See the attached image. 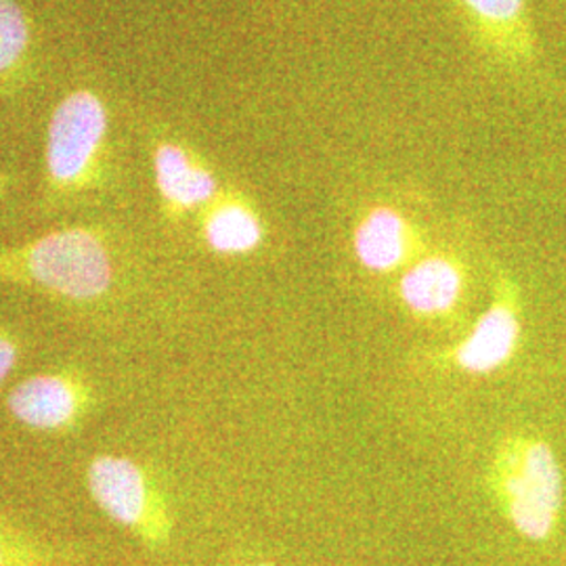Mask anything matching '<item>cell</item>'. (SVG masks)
Wrapping results in <instances>:
<instances>
[{
	"label": "cell",
	"instance_id": "14",
	"mask_svg": "<svg viewBox=\"0 0 566 566\" xmlns=\"http://www.w3.org/2000/svg\"><path fill=\"white\" fill-rule=\"evenodd\" d=\"M18 359H20V348H18L15 340L0 334V385L13 371Z\"/></svg>",
	"mask_w": 566,
	"mask_h": 566
},
{
	"label": "cell",
	"instance_id": "7",
	"mask_svg": "<svg viewBox=\"0 0 566 566\" xmlns=\"http://www.w3.org/2000/svg\"><path fill=\"white\" fill-rule=\"evenodd\" d=\"M353 250L359 264L378 275L407 269L428 252L424 231L392 206H376L355 227Z\"/></svg>",
	"mask_w": 566,
	"mask_h": 566
},
{
	"label": "cell",
	"instance_id": "9",
	"mask_svg": "<svg viewBox=\"0 0 566 566\" xmlns=\"http://www.w3.org/2000/svg\"><path fill=\"white\" fill-rule=\"evenodd\" d=\"M91 401L88 388L78 378L65 374H39L23 380L9 395V411L42 432H57L81 420Z\"/></svg>",
	"mask_w": 566,
	"mask_h": 566
},
{
	"label": "cell",
	"instance_id": "8",
	"mask_svg": "<svg viewBox=\"0 0 566 566\" xmlns=\"http://www.w3.org/2000/svg\"><path fill=\"white\" fill-rule=\"evenodd\" d=\"M468 269L449 250L426 252L405 269L399 280V298L418 319H443L464 301Z\"/></svg>",
	"mask_w": 566,
	"mask_h": 566
},
{
	"label": "cell",
	"instance_id": "11",
	"mask_svg": "<svg viewBox=\"0 0 566 566\" xmlns=\"http://www.w3.org/2000/svg\"><path fill=\"white\" fill-rule=\"evenodd\" d=\"M206 245L221 256H243L261 248L264 223L254 208L240 193H219L203 208L200 223Z\"/></svg>",
	"mask_w": 566,
	"mask_h": 566
},
{
	"label": "cell",
	"instance_id": "12",
	"mask_svg": "<svg viewBox=\"0 0 566 566\" xmlns=\"http://www.w3.org/2000/svg\"><path fill=\"white\" fill-rule=\"evenodd\" d=\"M32 46V25L18 0H0V88L18 81Z\"/></svg>",
	"mask_w": 566,
	"mask_h": 566
},
{
	"label": "cell",
	"instance_id": "3",
	"mask_svg": "<svg viewBox=\"0 0 566 566\" xmlns=\"http://www.w3.org/2000/svg\"><path fill=\"white\" fill-rule=\"evenodd\" d=\"M109 116L102 97L88 88L72 91L55 107L44 149L46 181L61 196L82 191L99 177Z\"/></svg>",
	"mask_w": 566,
	"mask_h": 566
},
{
	"label": "cell",
	"instance_id": "4",
	"mask_svg": "<svg viewBox=\"0 0 566 566\" xmlns=\"http://www.w3.org/2000/svg\"><path fill=\"white\" fill-rule=\"evenodd\" d=\"M88 491L97 506L143 544L163 547L172 535V516L163 491L142 465L122 455H102L86 472Z\"/></svg>",
	"mask_w": 566,
	"mask_h": 566
},
{
	"label": "cell",
	"instance_id": "10",
	"mask_svg": "<svg viewBox=\"0 0 566 566\" xmlns=\"http://www.w3.org/2000/svg\"><path fill=\"white\" fill-rule=\"evenodd\" d=\"M156 187L168 214L181 217L206 208L219 196L214 172L187 147L163 142L154 149Z\"/></svg>",
	"mask_w": 566,
	"mask_h": 566
},
{
	"label": "cell",
	"instance_id": "16",
	"mask_svg": "<svg viewBox=\"0 0 566 566\" xmlns=\"http://www.w3.org/2000/svg\"><path fill=\"white\" fill-rule=\"evenodd\" d=\"M252 566H273V565H252Z\"/></svg>",
	"mask_w": 566,
	"mask_h": 566
},
{
	"label": "cell",
	"instance_id": "2",
	"mask_svg": "<svg viewBox=\"0 0 566 566\" xmlns=\"http://www.w3.org/2000/svg\"><path fill=\"white\" fill-rule=\"evenodd\" d=\"M0 280L28 283L67 301H95L109 290L114 263L99 231L67 227L0 250Z\"/></svg>",
	"mask_w": 566,
	"mask_h": 566
},
{
	"label": "cell",
	"instance_id": "6",
	"mask_svg": "<svg viewBox=\"0 0 566 566\" xmlns=\"http://www.w3.org/2000/svg\"><path fill=\"white\" fill-rule=\"evenodd\" d=\"M474 42L489 60L512 74L539 63V42L528 0H458Z\"/></svg>",
	"mask_w": 566,
	"mask_h": 566
},
{
	"label": "cell",
	"instance_id": "5",
	"mask_svg": "<svg viewBox=\"0 0 566 566\" xmlns=\"http://www.w3.org/2000/svg\"><path fill=\"white\" fill-rule=\"evenodd\" d=\"M523 336V296L516 280L500 271L491 287V304L462 343L437 355V364L470 376H489L506 367Z\"/></svg>",
	"mask_w": 566,
	"mask_h": 566
},
{
	"label": "cell",
	"instance_id": "15",
	"mask_svg": "<svg viewBox=\"0 0 566 566\" xmlns=\"http://www.w3.org/2000/svg\"><path fill=\"white\" fill-rule=\"evenodd\" d=\"M4 187H7V177L0 172V193L4 191Z\"/></svg>",
	"mask_w": 566,
	"mask_h": 566
},
{
	"label": "cell",
	"instance_id": "13",
	"mask_svg": "<svg viewBox=\"0 0 566 566\" xmlns=\"http://www.w3.org/2000/svg\"><path fill=\"white\" fill-rule=\"evenodd\" d=\"M0 566H61L44 549L0 525Z\"/></svg>",
	"mask_w": 566,
	"mask_h": 566
},
{
	"label": "cell",
	"instance_id": "1",
	"mask_svg": "<svg viewBox=\"0 0 566 566\" xmlns=\"http://www.w3.org/2000/svg\"><path fill=\"white\" fill-rule=\"evenodd\" d=\"M486 486L500 514L521 537L542 544L560 523L565 502L563 465L544 437L516 430L491 455Z\"/></svg>",
	"mask_w": 566,
	"mask_h": 566
}]
</instances>
